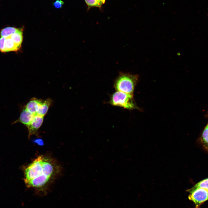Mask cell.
I'll use <instances>...</instances> for the list:
<instances>
[{"instance_id":"8","label":"cell","mask_w":208,"mask_h":208,"mask_svg":"<svg viewBox=\"0 0 208 208\" xmlns=\"http://www.w3.org/2000/svg\"><path fill=\"white\" fill-rule=\"evenodd\" d=\"M5 52L10 51H16L20 48L9 37H5Z\"/></svg>"},{"instance_id":"10","label":"cell","mask_w":208,"mask_h":208,"mask_svg":"<svg viewBox=\"0 0 208 208\" xmlns=\"http://www.w3.org/2000/svg\"><path fill=\"white\" fill-rule=\"evenodd\" d=\"M201 140L204 147L208 151V123L203 131Z\"/></svg>"},{"instance_id":"5","label":"cell","mask_w":208,"mask_h":208,"mask_svg":"<svg viewBox=\"0 0 208 208\" xmlns=\"http://www.w3.org/2000/svg\"><path fill=\"white\" fill-rule=\"evenodd\" d=\"M44 117L36 114L34 115L31 122L27 127L28 131L29 137L38 132L43 123Z\"/></svg>"},{"instance_id":"13","label":"cell","mask_w":208,"mask_h":208,"mask_svg":"<svg viewBox=\"0 0 208 208\" xmlns=\"http://www.w3.org/2000/svg\"><path fill=\"white\" fill-rule=\"evenodd\" d=\"M197 188H202L208 190V178L198 183L191 189H195Z\"/></svg>"},{"instance_id":"12","label":"cell","mask_w":208,"mask_h":208,"mask_svg":"<svg viewBox=\"0 0 208 208\" xmlns=\"http://www.w3.org/2000/svg\"><path fill=\"white\" fill-rule=\"evenodd\" d=\"M87 6V10L92 8L97 7L101 10L103 4L98 0H84Z\"/></svg>"},{"instance_id":"16","label":"cell","mask_w":208,"mask_h":208,"mask_svg":"<svg viewBox=\"0 0 208 208\" xmlns=\"http://www.w3.org/2000/svg\"><path fill=\"white\" fill-rule=\"evenodd\" d=\"M99 1L101 2L103 5L105 3V2L106 0H98Z\"/></svg>"},{"instance_id":"6","label":"cell","mask_w":208,"mask_h":208,"mask_svg":"<svg viewBox=\"0 0 208 208\" xmlns=\"http://www.w3.org/2000/svg\"><path fill=\"white\" fill-rule=\"evenodd\" d=\"M52 102L51 99L45 100L39 99L36 108V114L44 116L47 112Z\"/></svg>"},{"instance_id":"1","label":"cell","mask_w":208,"mask_h":208,"mask_svg":"<svg viewBox=\"0 0 208 208\" xmlns=\"http://www.w3.org/2000/svg\"><path fill=\"white\" fill-rule=\"evenodd\" d=\"M60 171V167L53 159L39 156L25 168L24 181L27 187L34 188L40 194L44 195Z\"/></svg>"},{"instance_id":"2","label":"cell","mask_w":208,"mask_h":208,"mask_svg":"<svg viewBox=\"0 0 208 208\" xmlns=\"http://www.w3.org/2000/svg\"><path fill=\"white\" fill-rule=\"evenodd\" d=\"M138 77L137 75L120 72L114 81V87L116 91L133 95Z\"/></svg>"},{"instance_id":"15","label":"cell","mask_w":208,"mask_h":208,"mask_svg":"<svg viewBox=\"0 0 208 208\" xmlns=\"http://www.w3.org/2000/svg\"><path fill=\"white\" fill-rule=\"evenodd\" d=\"M5 38L1 37L0 38V50L3 52H5Z\"/></svg>"},{"instance_id":"4","label":"cell","mask_w":208,"mask_h":208,"mask_svg":"<svg viewBox=\"0 0 208 208\" xmlns=\"http://www.w3.org/2000/svg\"><path fill=\"white\" fill-rule=\"evenodd\" d=\"M190 194L189 199L195 203L197 208L208 200V190L202 188H197L188 190Z\"/></svg>"},{"instance_id":"14","label":"cell","mask_w":208,"mask_h":208,"mask_svg":"<svg viewBox=\"0 0 208 208\" xmlns=\"http://www.w3.org/2000/svg\"><path fill=\"white\" fill-rule=\"evenodd\" d=\"M64 3V2L61 0H56L53 3V4L55 8L59 9L62 7Z\"/></svg>"},{"instance_id":"3","label":"cell","mask_w":208,"mask_h":208,"mask_svg":"<svg viewBox=\"0 0 208 208\" xmlns=\"http://www.w3.org/2000/svg\"><path fill=\"white\" fill-rule=\"evenodd\" d=\"M108 103L113 106L129 110L137 108L133 95L119 91H116L111 95Z\"/></svg>"},{"instance_id":"17","label":"cell","mask_w":208,"mask_h":208,"mask_svg":"<svg viewBox=\"0 0 208 208\" xmlns=\"http://www.w3.org/2000/svg\"><path fill=\"white\" fill-rule=\"evenodd\" d=\"M207 116L208 118V113L207 114Z\"/></svg>"},{"instance_id":"11","label":"cell","mask_w":208,"mask_h":208,"mask_svg":"<svg viewBox=\"0 0 208 208\" xmlns=\"http://www.w3.org/2000/svg\"><path fill=\"white\" fill-rule=\"evenodd\" d=\"M18 28L13 27H8L3 29L1 31V37H7L16 32Z\"/></svg>"},{"instance_id":"9","label":"cell","mask_w":208,"mask_h":208,"mask_svg":"<svg viewBox=\"0 0 208 208\" xmlns=\"http://www.w3.org/2000/svg\"><path fill=\"white\" fill-rule=\"evenodd\" d=\"M39 99L33 98L24 107L27 111L34 115L36 114V108Z\"/></svg>"},{"instance_id":"7","label":"cell","mask_w":208,"mask_h":208,"mask_svg":"<svg viewBox=\"0 0 208 208\" xmlns=\"http://www.w3.org/2000/svg\"><path fill=\"white\" fill-rule=\"evenodd\" d=\"M34 115L24 107L20 113L19 118L12 124L20 123L27 127L31 122Z\"/></svg>"}]
</instances>
